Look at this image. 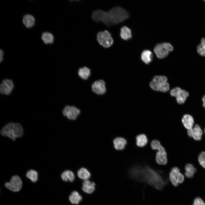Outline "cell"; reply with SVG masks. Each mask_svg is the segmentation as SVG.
Returning <instances> with one entry per match:
<instances>
[{"mask_svg":"<svg viewBox=\"0 0 205 205\" xmlns=\"http://www.w3.org/2000/svg\"><path fill=\"white\" fill-rule=\"evenodd\" d=\"M128 173L132 179L145 183L159 190L163 189L168 182L161 173L147 166L133 167L130 169Z\"/></svg>","mask_w":205,"mask_h":205,"instance_id":"cell-1","label":"cell"},{"mask_svg":"<svg viewBox=\"0 0 205 205\" xmlns=\"http://www.w3.org/2000/svg\"><path fill=\"white\" fill-rule=\"evenodd\" d=\"M129 17L128 12L120 7H115L108 11L98 9L92 13L91 17L95 22H101L108 26L122 22Z\"/></svg>","mask_w":205,"mask_h":205,"instance_id":"cell-2","label":"cell"},{"mask_svg":"<svg viewBox=\"0 0 205 205\" xmlns=\"http://www.w3.org/2000/svg\"><path fill=\"white\" fill-rule=\"evenodd\" d=\"M1 135L13 140L21 137L23 134V129L18 123H10L6 125L1 130Z\"/></svg>","mask_w":205,"mask_h":205,"instance_id":"cell-3","label":"cell"},{"mask_svg":"<svg viewBox=\"0 0 205 205\" xmlns=\"http://www.w3.org/2000/svg\"><path fill=\"white\" fill-rule=\"evenodd\" d=\"M151 146L152 149L157 151L155 157L157 163L159 165H166L167 162V153L160 142L157 140H154L151 142Z\"/></svg>","mask_w":205,"mask_h":205,"instance_id":"cell-4","label":"cell"},{"mask_svg":"<svg viewBox=\"0 0 205 205\" xmlns=\"http://www.w3.org/2000/svg\"><path fill=\"white\" fill-rule=\"evenodd\" d=\"M167 77L164 76H156L150 84L151 87L153 90L166 92L169 89V85L167 82Z\"/></svg>","mask_w":205,"mask_h":205,"instance_id":"cell-5","label":"cell"},{"mask_svg":"<svg viewBox=\"0 0 205 205\" xmlns=\"http://www.w3.org/2000/svg\"><path fill=\"white\" fill-rule=\"evenodd\" d=\"M97 39L99 44L105 48L110 47L114 42L111 34L107 30L99 32L97 35Z\"/></svg>","mask_w":205,"mask_h":205,"instance_id":"cell-6","label":"cell"},{"mask_svg":"<svg viewBox=\"0 0 205 205\" xmlns=\"http://www.w3.org/2000/svg\"><path fill=\"white\" fill-rule=\"evenodd\" d=\"M91 89L92 92L97 95H104L107 91L105 81L102 79L94 81L91 84Z\"/></svg>","mask_w":205,"mask_h":205,"instance_id":"cell-7","label":"cell"},{"mask_svg":"<svg viewBox=\"0 0 205 205\" xmlns=\"http://www.w3.org/2000/svg\"><path fill=\"white\" fill-rule=\"evenodd\" d=\"M81 112L80 109L74 105H66L62 110L63 115L71 120H76Z\"/></svg>","mask_w":205,"mask_h":205,"instance_id":"cell-8","label":"cell"},{"mask_svg":"<svg viewBox=\"0 0 205 205\" xmlns=\"http://www.w3.org/2000/svg\"><path fill=\"white\" fill-rule=\"evenodd\" d=\"M22 185V183L20 178L17 175L13 176L9 182L5 184V186L10 190L17 192L20 191Z\"/></svg>","mask_w":205,"mask_h":205,"instance_id":"cell-9","label":"cell"},{"mask_svg":"<svg viewBox=\"0 0 205 205\" xmlns=\"http://www.w3.org/2000/svg\"><path fill=\"white\" fill-rule=\"evenodd\" d=\"M169 179L172 184L176 186L179 183L183 182L184 177L178 167H174L171 169L169 173Z\"/></svg>","mask_w":205,"mask_h":205,"instance_id":"cell-10","label":"cell"},{"mask_svg":"<svg viewBox=\"0 0 205 205\" xmlns=\"http://www.w3.org/2000/svg\"><path fill=\"white\" fill-rule=\"evenodd\" d=\"M171 95L176 98L177 103L181 104L184 103L188 96V93L186 91L177 87L172 89L170 91Z\"/></svg>","mask_w":205,"mask_h":205,"instance_id":"cell-11","label":"cell"},{"mask_svg":"<svg viewBox=\"0 0 205 205\" xmlns=\"http://www.w3.org/2000/svg\"><path fill=\"white\" fill-rule=\"evenodd\" d=\"M14 87V83L11 80L4 79L0 85V93L2 94L9 95L11 93Z\"/></svg>","mask_w":205,"mask_h":205,"instance_id":"cell-12","label":"cell"},{"mask_svg":"<svg viewBox=\"0 0 205 205\" xmlns=\"http://www.w3.org/2000/svg\"><path fill=\"white\" fill-rule=\"evenodd\" d=\"M187 133L189 137L196 140L199 141L202 138L203 131L200 127L196 124L192 128L187 130Z\"/></svg>","mask_w":205,"mask_h":205,"instance_id":"cell-13","label":"cell"},{"mask_svg":"<svg viewBox=\"0 0 205 205\" xmlns=\"http://www.w3.org/2000/svg\"><path fill=\"white\" fill-rule=\"evenodd\" d=\"M77 75L81 80L86 81L88 80L91 76V71L88 67L84 66L78 69Z\"/></svg>","mask_w":205,"mask_h":205,"instance_id":"cell-14","label":"cell"},{"mask_svg":"<svg viewBox=\"0 0 205 205\" xmlns=\"http://www.w3.org/2000/svg\"><path fill=\"white\" fill-rule=\"evenodd\" d=\"M154 51L157 57L160 59H163L166 57L169 53V52L164 48L162 44H157L154 48Z\"/></svg>","mask_w":205,"mask_h":205,"instance_id":"cell-15","label":"cell"},{"mask_svg":"<svg viewBox=\"0 0 205 205\" xmlns=\"http://www.w3.org/2000/svg\"><path fill=\"white\" fill-rule=\"evenodd\" d=\"M182 123L184 127L187 130L193 127L194 121L193 117L190 114L184 115L182 119Z\"/></svg>","mask_w":205,"mask_h":205,"instance_id":"cell-16","label":"cell"},{"mask_svg":"<svg viewBox=\"0 0 205 205\" xmlns=\"http://www.w3.org/2000/svg\"><path fill=\"white\" fill-rule=\"evenodd\" d=\"M113 142L114 148L118 150L124 149L127 143V141L125 138L120 137L115 138Z\"/></svg>","mask_w":205,"mask_h":205,"instance_id":"cell-17","label":"cell"},{"mask_svg":"<svg viewBox=\"0 0 205 205\" xmlns=\"http://www.w3.org/2000/svg\"><path fill=\"white\" fill-rule=\"evenodd\" d=\"M95 185L94 182H91L88 180L84 181L83 183L82 190L85 192L90 194L95 190Z\"/></svg>","mask_w":205,"mask_h":205,"instance_id":"cell-18","label":"cell"},{"mask_svg":"<svg viewBox=\"0 0 205 205\" xmlns=\"http://www.w3.org/2000/svg\"><path fill=\"white\" fill-rule=\"evenodd\" d=\"M22 22L27 28L32 27L34 25L35 19L34 17L29 14H26L22 18Z\"/></svg>","mask_w":205,"mask_h":205,"instance_id":"cell-19","label":"cell"},{"mask_svg":"<svg viewBox=\"0 0 205 205\" xmlns=\"http://www.w3.org/2000/svg\"><path fill=\"white\" fill-rule=\"evenodd\" d=\"M120 36L124 40H128L132 37V31L131 29L126 26H124L120 29Z\"/></svg>","mask_w":205,"mask_h":205,"instance_id":"cell-20","label":"cell"},{"mask_svg":"<svg viewBox=\"0 0 205 205\" xmlns=\"http://www.w3.org/2000/svg\"><path fill=\"white\" fill-rule=\"evenodd\" d=\"M141 57L142 60L145 63L148 64L151 62L153 55L151 51L145 50L142 52Z\"/></svg>","mask_w":205,"mask_h":205,"instance_id":"cell-21","label":"cell"},{"mask_svg":"<svg viewBox=\"0 0 205 205\" xmlns=\"http://www.w3.org/2000/svg\"><path fill=\"white\" fill-rule=\"evenodd\" d=\"M61 178L64 181L67 182L69 181L72 182L75 179V175L72 171L69 170L64 171L61 174Z\"/></svg>","mask_w":205,"mask_h":205,"instance_id":"cell-22","label":"cell"},{"mask_svg":"<svg viewBox=\"0 0 205 205\" xmlns=\"http://www.w3.org/2000/svg\"><path fill=\"white\" fill-rule=\"evenodd\" d=\"M69 199L72 204H78L81 200L82 197L77 192L74 191L69 196Z\"/></svg>","mask_w":205,"mask_h":205,"instance_id":"cell-23","label":"cell"},{"mask_svg":"<svg viewBox=\"0 0 205 205\" xmlns=\"http://www.w3.org/2000/svg\"><path fill=\"white\" fill-rule=\"evenodd\" d=\"M136 144L138 146L142 147L147 143L148 139L146 136L144 134H140L136 137Z\"/></svg>","mask_w":205,"mask_h":205,"instance_id":"cell-24","label":"cell"},{"mask_svg":"<svg viewBox=\"0 0 205 205\" xmlns=\"http://www.w3.org/2000/svg\"><path fill=\"white\" fill-rule=\"evenodd\" d=\"M77 175L79 178L84 181L88 180L91 175L89 171L85 168L79 169L77 171Z\"/></svg>","mask_w":205,"mask_h":205,"instance_id":"cell-25","label":"cell"},{"mask_svg":"<svg viewBox=\"0 0 205 205\" xmlns=\"http://www.w3.org/2000/svg\"><path fill=\"white\" fill-rule=\"evenodd\" d=\"M41 38L44 43L46 44H52L54 41V36L50 32H46L43 33Z\"/></svg>","mask_w":205,"mask_h":205,"instance_id":"cell-26","label":"cell"},{"mask_svg":"<svg viewBox=\"0 0 205 205\" xmlns=\"http://www.w3.org/2000/svg\"><path fill=\"white\" fill-rule=\"evenodd\" d=\"M185 174L188 178L193 177L196 171V168L191 164H187L185 167Z\"/></svg>","mask_w":205,"mask_h":205,"instance_id":"cell-27","label":"cell"},{"mask_svg":"<svg viewBox=\"0 0 205 205\" xmlns=\"http://www.w3.org/2000/svg\"><path fill=\"white\" fill-rule=\"evenodd\" d=\"M196 51L199 55L205 57V37L201 39L200 43L197 46Z\"/></svg>","mask_w":205,"mask_h":205,"instance_id":"cell-28","label":"cell"},{"mask_svg":"<svg viewBox=\"0 0 205 205\" xmlns=\"http://www.w3.org/2000/svg\"><path fill=\"white\" fill-rule=\"evenodd\" d=\"M26 177L29 179L32 182H36L38 178V174L36 171L31 169L28 171L26 174Z\"/></svg>","mask_w":205,"mask_h":205,"instance_id":"cell-29","label":"cell"},{"mask_svg":"<svg viewBox=\"0 0 205 205\" xmlns=\"http://www.w3.org/2000/svg\"><path fill=\"white\" fill-rule=\"evenodd\" d=\"M198 161L200 165L205 169V152H202L200 154Z\"/></svg>","mask_w":205,"mask_h":205,"instance_id":"cell-30","label":"cell"},{"mask_svg":"<svg viewBox=\"0 0 205 205\" xmlns=\"http://www.w3.org/2000/svg\"><path fill=\"white\" fill-rule=\"evenodd\" d=\"M162 44L164 48L169 52H172L173 50V47L170 43L165 42Z\"/></svg>","mask_w":205,"mask_h":205,"instance_id":"cell-31","label":"cell"},{"mask_svg":"<svg viewBox=\"0 0 205 205\" xmlns=\"http://www.w3.org/2000/svg\"><path fill=\"white\" fill-rule=\"evenodd\" d=\"M193 205H205V202L201 198L197 197L194 200Z\"/></svg>","mask_w":205,"mask_h":205,"instance_id":"cell-32","label":"cell"},{"mask_svg":"<svg viewBox=\"0 0 205 205\" xmlns=\"http://www.w3.org/2000/svg\"><path fill=\"white\" fill-rule=\"evenodd\" d=\"M4 53L3 50L1 49L0 50V62H1L3 60Z\"/></svg>","mask_w":205,"mask_h":205,"instance_id":"cell-33","label":"cell"},{"mask_svg":"<svg viewBox=\"0 0 205 205\" xmlns=\"http://www.w3.org/2000/svg\"><path fill=\"white\" fill-rule=\"evenodd\" d=\"M202 101L203 102V106L205 108V95L202 98Z\"/></svg>","mask_w":205,"mask_h":205,"instance_id":"cell-34","label":"cell"},{"mask_svg":"<svg viewBox=\"0 0 205 205\" xmlns=\"http://www.w3.org/2000/svg\"><path fill=\"white\" fill-rule=\"evenodd\" d=\"M204 133H205V128H204Z\"/></svg>","mask_w":205,"mask_h":205,"instance_id":"cell-35","label":"cell"},{"mask_svg":"<svg viewBox=\"0 0 205 205\" xmlns=\"http://www.w3.org/2000/svg\"></svg>","mask_w":205,"mask_h":205,"instance_id":"cell-36","label":"cell"}]
</instances>
